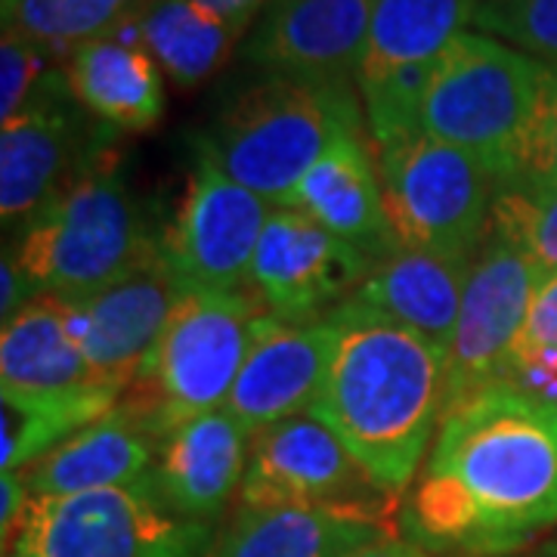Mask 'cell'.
<instances>
[{
    "instance_id": "6da1fadb",
    "label": "cell",
    "mask_w": 557,
    "mask_h": 557,
    "mask_svg": "<svg viewBox=\"0 0 557 557\" xmlns=\"http://www.w3.org/2000/svg\"><path fill=\"white\" fill-rule=\"evenodd\" d=\"M329 319L335 354L310 416L338 434L381 493L399 496L443 421L446 354L357 298Z\"/></svg>"
},
{
    "instance_id": "7a4b0ae2",
    "label": "cell",
    "mask_w": 557,
    "mask_h": 557,
    "mask_svg": "<svg viewBox=\"0 0 557 557\" xmlns=\"http://www.w3.org/2000/svg\"><path fill=\"white\" fill-rule=\"evenodd\" d=\"M428 468L449 474L474 505L483 557L518 555L557 527V409L511 384L443 418Z\"/></svg>"
},
{
    "instance_id": "3957f363",
    "label": "cell",
    "mask_w": 557,
    "mask_h": 557,
    "mask_svg": "<svg viewBox=\"0 0 557 557\" xmlns=\"http://www.w3.org/2000/svg\"><path fill=\"white\" fill-rule=\"evenodd\" d=\"M359 127H366V112L350 81L263 72L220 106L208 131L193 139V152L260 199L288 208L325 149Z\"/></svg>"
},
{
    "instance_id": "277c9868",
    "label": "cell",
    "mask_w": 557,
    "mask_h": 557,
    "mask_svg": "<svg viewBox=\"0 0 557 557\" xmlns=\"http://www.w3.org/2000/svg\"><path fill=\"white\" fill-rule=\"evenodd\" d=\"M164 226L131 189L115 139L20 239L16 260L38 295L84 300L161 251Z\"/></svg>"
},
{
    "instance_id": "5b68a950",
    "label": "cell",
    "mask_w": 557,
    "mask_h": 557,
    "mask_svg": "<svg viewBox=\"0 0 557 557\" xmlns=\"http://www.w3.org/2000/svg\"><path fill=\"white\" fill-rule=\"evenodd\" d=\"M270 317L248 288L211 292L186 285L152 357L121 394V406L159 440L193 418L218 412Z\"/></svg>"
},
{
    "instance_id": "8992f818",
    "label": "cell",
    "mask_w": 557,
    "mask_h": 557,
    "mask_svg": "<svg viewBox=\"0 0 557 557\" xmlns=\"http://www.w3.org/2000/svg\"><path fill=\"white\" fill-rule=\"evenodd\" d=\"M545 62L483 32H461L440 57L421 100L428 137L458 146L515 183L536 112Z\"/></svg>"
},
{
    "instance_id": "52a82bcc",
    "label": "cell",
    "mask_w": 557,
    "mask_h": 557,
    "mask_svg": "<svg viewBox=\"0 0 557 557\" xmlns=\"http://www.w3.org/2000/svg\"><path fill=\"white\" fill-rule=\"evenodd\" d=\"M375 152L384 214L397 245L478 258L502 180L471 152L424 131Z\"/></svg>"
},
{
    "instance_id": "ba28073f",
    "label": "cell",
    "mask_w": 557,
    "mask_h": 557,
    "mask_svg": "<svg viewBox=\"0 0 557 557\" xmlns=\"http://www.w3.org/2000/svg\"><path fill=\"white\" fill-rule=\"evenodd\" d=\"M115 131L94 119L57 69L38 97L0 127V218L7 236L22 233L84 174Z\"/></svg>"
},
{
    "instance_id": "9c48e42d",
    "label": "cell",
    "mask_w": 557,
    "mask_h": 557,
    "mask_svg": "<svg viewBox=\"0 0 557 557\" xmlns=\"http://www.w3.org/2000/svg\"><path fill=\"white\" fill-rule=\"evenodd\" d=\"M542 276L515 242L486 233L468 292L461 300L456 335L446 354L443 418L490 387L508 384L515 344Z\"/></svg>"
},
{
    "instance_id": "30bf717a",
    "label": "cell",
    "mask_w": 557,
    "mask_h": 557,
    "mask_svg": "<svg viewBox=\"0 0 557 557\" xmlns=\"http://www.w3.org/2000/svg\"><path fill=\"white\" fill-rule=\"evenodd\" d=\"M193 527L196 523L168 511L149 471L124 486L32 498L28 523L13 552L35 557H146L174 545Z\"/></svg>"
},
{
    "instance_id": "8fae6325",
    "label": "cell",
    "mask_w": 557,
    "mask_h": 557,
    "mask_svg": "<svg viewBox=\"0 0 557 557\" xmlns=\"http://www.w3.org/2000/svg\"><path fill=\"white\" fill-rule=\"evenodd\" d=\"M273 218L270 201L230 180L211 159L193 152V171L161 251L186 285L236 292L248 282L258 242Z\"/></svg>"
},
{
    "instance_id": "7c38bea8",
    "label": "cell",
    "mask_w": 557,
    "mask_h": 557,
    "mask_svg": "<svg viewBox=\"0 0 557 557\" xmlns=\"http://www.w3.org/2000/svg\"><path fill=\"white\" fill-rule=\"evenodd\" d=\"M375 260L295 208H276L248 270V292L282 322H317L359 292Z\"/></svg>"
},
{
    "instance_id": "4fadbf2b",
    "label": "cell",
    "mask_w": 557,
    "mask_h": 557,
    "mask_svg": "<svg viewBox=\"0 0 557 557\" xmlns=\"http://www.w3.org/2000/svg\"><path fill=\"white\" fill-rule=\"evenodd\" d=\"M394 498L381 493L317 416H295L251 437L239 508H332Z\"/></svg>"
},
{
    "instance_id": "5bb4252c",
    "label": "cell",
    "mask_w": 557,
    "mask_h": 557,
    "mask_svg": "<svg viewBox=\"0 0 557 557\" xmlns=\"http://www.w3.org/2000/svg\"><path fill=\"white\" fill-rule=\"evenodd\" d=\"M186 282L171 270L164 251L97 295L72 300L75 338L94 375L127 391L152 357Z\"/></svg>"
},
{
    "instance_id": "9a60e30c",
    "label": "cell",
    "mask_w": 557,
    "mask_h": 557,
    "mask_svg": "<svg viewBox=\"0 0 557 557\" xmlns=\"http://www.w3.org/2000/svg\"><path fill=\"white\" fill-rule=\"evenodd\" d=\"M372 3L375 0H270L242 57L273 75L357 78Z\"/></svg>"
},
{
    "instance_id": "2e32d148",
    "label": "cell",
    "mask_w": 557,
    "mask_h": 557,
    "mask_svg": "<svg viewBox=\"0 0 557 557\" xmlns=\"http://www.w3.org/2000/svg\"><path fill=\"white\" fill-rule=\"evenodd\" d=\"M332 354L335 325L329 317L317 322L270 317L223 409L251 437L285 418L310 416L329 375Z\"/></svg>"
},
{
    "instance_id": "e0dca14e",
    "label": "cell",
    "mask_w": 557,
    "mask_h": 557,
    "mask_svg": "<svg viewBox=\"0 0 557 557\" xmlns=\"http://www.w3.org/2000/svg\"><path fill=\"white\" fill-rule=\"evenodd\" d=\"M394 498L332 508H239L205 557H350L384 536Z\"/></svg>"
},
{
    "instance_id": "ac0fdd59",
    "label": "cell",
    "mask_w": 557,
    "mask_h": 557,
    "mask_svg": "<svg viewBox=\"0 0 557 557\" xmlns=\"http://www.w3.org/2000/svg\"><path fill=\"white\" fill-rule=\"evenodd\" d=\"M251 434L226 409L193 418L161 440L152 478L161 502L186 523H211L242 490Z\"/></svg>"
},
{
    "instance_id": "d6986e66",
    "label": "cell",
    "mask_w": 557,
    "mask_h": 557,
    "mask_svg": "<svg viewBox=\"0 0 557 557\" xmlns=\"http://www.w3.org/2000/svg\"><path fill=\"white\" fill-rule=\"evenodd\" d=\"M366 134L369 131L359 127L335 139L300 180L288 208L379 260L397 248V239L384 214L379 159L372 156Z\"/></svg>"
},
{
    "instance_id": "ffe728a7",
    "label": "cell",
    "mask_w": 557,
    "mask_h": 557,
    "mask_svg": "<svg viewBox=\"0 0 557 557\" xmlns=\"http://www.w3.org/2000/svg\"><path fill=\"white\" fill-rule=\"evenodd\" d=\"M471 267L474 258L465 255H440L397 245L375 260L372 273L354 298L384 317L397 319L399 325L412 329L443 354H449Z\"/></svg>"
},
{
    "instance_id": "44dd1931",
    "label": "cell",
    "mask_w": 557,
    "mask_h": 557,
    "mask_svg": "<svg viewBox=\"0 0 557 557\" xmlns=\"http://www.w3.org/2000/svg\"><path fill=\"white\" fill-rule=\"evenodd\" d=\"M159 446L161 440L119 403L109 416L22 468V478L32 498H62L124 486L156 468Z\"/></svg>"
},
{
    "instance_id": "7402d4cb",
    "label": "cell",
    "mask_w": 557,
    "mask_h": 557,
    "mask_svg": "<svg viewBox=\"0 0 557 557\" xmlns=\"http://www.w3.org/2000/svg\"><path fill=\"white\" fill-rule=\"evenodd\" d=\"M121 32L90 40L69 57V87L106 127L149 131L164 119V78L159 62L139 44L137 28H131V38Z\"/></svg>"
},
{
    "instance_id": "603a6c76",
    "label": "cell",
    "mask_w": 557,
    "mask_h": 557,
    "mask_svg": "<svg viewBox=\"0 0 557 557\" xmlns=\"http://www.w3.org/2000/svg\"><path fill=\"white\" fill-rule=\"evenodd\" d=\"M100 384L75 338L72 300L40 295L3 322L0 391L20 397H62ZM106 384V381H102Z\"/></svg>"
},
{
    "instance_id": "cb8c5ba5",
    "label": "cell",
    "mask_w": 557,
    "mask_h": 557,
    "mask_svg": "<svg viewBox=\"0 0 557 557\" xmlns=\"http://www.w3.org/2000/svg\"><path fill=\"white\" fill-rule=\"evenodd\" d=\"M480 0H375L369 38L357 69V90L384 78L434 65L449 44L474 25Z\"/></svg>"
},
{
    "instance_id": "d4e9b609",
    "label": "cell",
    "mask_w": 557,
    "mask_h": 557,
    "mask_svg": "<svg viewBox=\"0 0 557 557\" xmlns=\"http://www.w3.org/2000/svg\"><path fill=\"white\" fill-rule=\"evenodd\" d=\"M139 44L180 90H193L230 60L239 35L193 0H149L137 22Z\"/></svg>"
},
{
    "instance_id": "484cf974",
    "label": "cell",
    "mask_w": 557,
    "mask_h": 557,
    "mask_svg": "<svg viewBox=\"0 0 557 557\" xmlns=\"http://www.w3.org/2000/svg\"><path fill=\"white\" fill-rule=\"evenodd\" d=\"M121 387L90 384L62 397H20L3 394L0 409V468L22 471L35 458L57 449L62 440L75 437L94 421L106 418L121 403Z\"/></svg>"
},
{
    "instance_id": "4316f807",
    "label": "cell",
    "mask_w": 557,
    "mask_h": 557,
    "mask_svg": "<svg viewBox=\"0 0 557 557\" xmlns=\"http://www.w3.org/2000/svg\"><path fill=\"white\" fill-rule=\"evenodd\" d=\"M149 0H3V22L44 44L57 57H72L90 40L134 25Z\"/></svg>"
},
{
    "instance_id": "83f0119b",
    "label": "cell",
    "mask_w": 557,
    "mask_h": 557,
    "mask_svg": "<svg viewBox=\"0 0 557 557\" xmlns=\"http://www.w3.org/2000/svg\"><path fill=\"white\" fill-rule=\"evenodd\" d=\"M490 233L515 242L542 278L557 276V189L505 183L493 205Z\"/></svg>"
},
{
    "instance_id": "f1b7e54d",
    "label": "cell",
    "mask_w": 557,
    "mask_h": 557,
    "mask_svg": "<svg viewBox=\"0 0 557 557\" xmlns=\"http://www.w3.org/2000/svg\"><path fill=\"white\" fill-rule=\"evenodd\" d=\"M474 28L542 62H557V0H480Z\"/></svg>"
},
{
    "instance_id": "f546056e",
    "label": "cell",
    "mask_w": 557,
    "mask_h": 557,
    "mask_svg": "<svg viewBox=\"0 0 557 557\" xmlns=\"http://www.w3.org/2000/svg\"><path fill=\"white\" fill-rule=\"evenodd\" d=\"M57 53H50L44 44L22 35L16 25L3 22L0 40V121L20 115L28 102L38 97L47 78L57 72Z\"/></svg>"
},
{
    "instance_id": "4dcf8cb0",
    "label": "cell",
    "mask_w": 557,
    "mask_h": 557,
    "mask_svg": "<svg viewBox=\"0 0 557 557\" xmlns=\"http://www.w3.org/2000/svg\"><path fill=\"white\" fill-rule=\"evenodd\" d=\"M518 186L557 189V62H545Z\"/></svg>"
},
{
    "instance_id": "1f68e13d",
    "label": "cell",
    "mask_w": 557,
    "mask_h": 557,
    "mask_svg": "<svg viewBox=\"0 0 557 557\" xmlns=\"http://www.w3.org/2000/svg\"><path fill=\"white\" fill-rule=\"evenodd\" d=\"M533 350H557V276L539 282L527 319H523V329H520V338L515 344V359Z\"/></svg>"
},
{
    "instance_id": "d6a6232c",
    "label": "cell",
    "mask_w": 557,
    "mask_h": 557,
    "mask_svg": "<svg viewBox=\"0 0 557 557\" xmlns=\"http://www.w3.org/2000/svg\"><path fill=\"white\" fill-rule=\"evenodd\" d=\"M508 384L557 409V350H533L515 359Z\"/></svg>"
},
{
    "instance_id": "836d02e7",
    "label": "cell",
    "mask_w": 557,
    "mask_h": 557,
    "mask_svg": "<svg viewBox=\"0 0 557 557\" xmlns=\"http://www.w3.org/2000/svg\"><path fill=\"white\" fill-rule=\"evenodd\" d=\"M32 511V493L25 486L22 471H7L0 480V539H3V557L10 555L20 542L22 530Z\"/></svg>"
},
{
    "instance_id": "e575fe53",
    "label": "cell",
    "mask_w": 557,
    "mask_h": 557,
    "mask_svg": "<svg viewBox=\"0 0 557 557\" xmlns=\"http://www.w3.org/2000/svg\"><path fill=\"white\" fill-rule=\"evenodd\" d=\"M0 282H3V298H0V317L3 322H10V319L22 313L32 300H38V288L28 282V276L22 273L20 260H16V251L7 245V251H3V267H0Z\"/></svg>"
},
{
    "instance_id": "d590c367",
    "label": "cell",
    "mask_w": 557,
    "mask_h": 557,
    "mask_svg": "<svg viewBox=\"0 0 557 557\" xmlns=\"http://www.w3.org/2000/svg\"><path fill=\"white\" fill-rule=\"evenodd\" d=\"M196 7H201L205 13L218 16L220 22H226L236 35H245L248 25H255L258 13H263L270 7V0H193Z\"/></svg>"
},
{
    "instance_id": "8d00e7d4",
    "label": "cell",
    "mask_w": 557,
    "mask_h": 557,
    "mask_svg": "<svg viewBox=\"0 0 557 557\" xmlns=\"http://www.w3.org/2000/svg\"><path fill=\"white\" fill-rule=\"evenodd\" d=\"M208 545H211V530H208V523H196V527H193L183 539H177L174 545L159 548V552H152V555L146 557H205Z\"/></svg>"
},
{
    "instance_id": "74e56055",
    "label": "cell",
    "mask_w": 557,
    "mask_h": 557,
    "mask_svg": "<svg viewBox=\"0 0 557 557\" xmlns=\"http://www.w3.org/2000/svg\"><path fill=\"white\" fill-rule=\"evenodd\" d=\"M350 557H434V555L421 552L418 545L406 542L403 536H384L379 539V542H372V545H366V548H359L357 555H350Z\"/></svg>"
},
{
    "instance_id": "f35d334b",
    "label": "cell",
    "mask_w": 557,
    "mask_h": 557,
    "mask_svg": "<svg viewBox=\"0 0 557 557\" xmlns=\"http://www.w3.org/2000/svg\"><path fill=\"white\" fill-rule=\"evenodd\" d=\"M508 557H557V542H552V545H545V548H536V552H518V555H508Z\"/></svg>"
},
{
    "instance_id": "ab89813d",
    "label": "cell",
    "mask_w": 557,
    "mask_h": 557,
    "mask_svg": "<svg viewBox=\"0 0 557 557\" xmlns=\"http://www.w3.org/2000/svg\"><path fill=\"white\" fill-rule=\"evenodd\" d=\"M7 557H35V555H28V552H13V555H7Z\"/></svg>"
}]
</instances>
